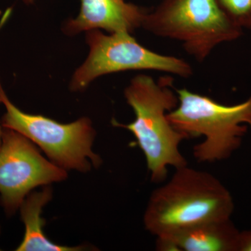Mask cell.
<instances>
[{
  "instance_id": "cell-9",
  "label": "cell",
  "mask_w": 251,
  "mask_h": 251,
  "mask_svg": "<svg viewBox=\"0 0 251 251\" xmlns=\"http://www.w3.org/2000/svg\"><path fill=\"white\" fill-rule=\"evenodd\" d=\"M240 232L230 219L211 221L156 237L160 251H239Z\"/></svg>"
},
{
  "instance_id": "cell-3",
  "label": "cell",
  "mask_w": 251,
  "mask_h": 251,
  "mask_svg": "<svg viewBox=\"0 0 251 251\" xmlns=\"http://www.w3.org/2000/svg\"><path fill=\"white\" fill-rule=\"evenodd\" d=\"M176 92L179 103L168 112V120L188 138L204 137L193 148L195 158L203 163L228 158L251 129V96L242 103L227 105L187 89Z\"/></svg>"
},
{
  "instance_id": "cell-6",
  "label": "cell",
  "mask_w": 251,
  "mask_h": 251,
  "mask_svg": "<svg viewBox=\"0 0 251 251\" xmlns=\"http://www.w3.org/2000/svg\"><path fill=\"white\" fill-rule=\"evenodd\" d=\"M90 54L73 77L71 87L80 90L99 76L130 70L156 71L189 77L193 68L184 59L150 50L127 31L105 35L97 29L88 31Z\"/></svg>"
},
{
  "instance_id": "cell-5",
  "label": "cell",
  "mask_w": 251,
  "mask_h": 251,
  "mask_svg": "<svg viewBox=\"0 0 251 251\" xmlns=\"http://www.w3.org/2000/svg\"><path fill=\"white\" fill-rule=\"evenodd\" d=\"M0 103L6 108L1 118L4 128L16 130L37 145L52 163L64 170L90 171L101 163L92 150L95 132L90 120L81 118L64 124L21 111L11 103L0 82Z\"/></svg>"
},
{
  "instance_id": "cell-1",
  "label": "cell",
  "mask_w": 251,
  "mask_h": 251,
  "mask_svg": "<svg viewBox=\"0 0 251 251\" xmlns=\"http://www.w3.org/2000/svg\"><path fill=\"white\" fill-rule=\"evenodd\" d=\"M232 196L214 175L187 166L176 168L166 184L150 196L145 228L156 237L196 225L230 219Z\"/></svg>"
},
{
  "instance_id": "cell-4",
  "label": "cell",
  "mask_w": 251,
  "mask_h": 251,
  "mask_svg": "<svg viewBox=\"0 0 251 251\" xmlns=\"http://www.w3.org/2000/svg\"><path fill=\"white\" fill-rule=\"evenodd\" d=\"M142 27L157 36L180 41L200 62L216 46L237 40L243 31L225 14L218 0H162L146 13Z\"/></svg>"
},
{
  "instance_id": "cell-8",
  "label": "cell",
  "mask_w": 251,
  "mask_h": 251,
  "mask_svg": "<svg viewBox=\"0 0 251 251\" xmlns=\"http://www.w3.org/2000/svg\"><path fill=\"white\" fill-rule=\"evenodd\" d=\"M148 11L125 0H81L80 14L66 25L68 34L103 29L131 33L142 27Z\"/></svg>"
},
{
  "instance_id": "cell-13",
  "label": "cell",
  "mask_w": 251,
  "mask_h": 251,
  "mask_svg": "<svg viewBox=\"0 0 251 251\" xmlns=\"http://www.w3.org/2000/svg\"><path fill=\"white\" fill-rule=\"evenodd\" d=\"M3 130L1 129V126H0V146L1 144V138H2Z\"/></svg>"
},
{
  "instance_id": "cell-10",
  "label": "cell",
  "mask_w": 251,
  "mask_h": 251,
  "mask_svg": "<svg viewBox=\"0 0 251 251\" xmlns=\"http://www.w3.org/2000/svg\"><path fill=\"white\" fill-rule=\"evenodd\" d=\"M52 198V190L46 186L40 192L28 195L21 204V218L25 226L23 242L17 251H74L82 247H69L51 242L44 233L45 221L41 217L42 209Z\"/></svg>"
},
{
  "instance_id": "cell-12",
  "label": "cell",
  "mask_w": 251,
  "mask_h": 251,
  "mask_svg": "<svg viewBox=\"0 0 251 251\" xmlns=\"http://www.w3.org/2000/svg\"><path fill=\"white\" fill-rule=\"evenodd\" d=\"M239 251H251V231L240 232Z\"/></svg>"
},
{
  "instance_id": "cell-2",
  "label": "cell",
  "mask_w": 251,
  "mask_h": 251,
  "mask_svg": "<svg viewBox=\"0 0 251 251\" xmlns=\"http://www.w3.org/2000/svg\"><path fill=\"white\" fill-rule=\"evenodd\" d=\"M173 82L168 76L157 81L146 75L135 77L125 91L127 103L135 113L134 121L128 125L112 122V125L134 135L145 154L151 181L155 183L166 179L168 167L176 169L187 166L179 145L188 137L175 129L168 118V112L179 103L177 94L173 90Z\"/></svg>"
},
{
  "instance_id": "cell-7",
  "label": "cell",
  "mask_w": 251,
  "mask_h": 251,
  "mask_svg": "<svg viewBox=\"0 0 251 251\" xmlns=\"http://www.w3.org/2000/svg\"><path fill=\"white\" fill-rule=\"evenodd\" d=\"M65 171L46 160L25 136L4 128L0 146V201L8 214H14L34 188L65 179Z\"/></svg>"
},
{
  "instance_id": "cell-11",
  "label": "cell",
  "mask_w": 251,
  "mask_h": 251,
  "mask_svg": "<svg viewBox=\"0 0 251 251\" xmlns=\"http://www.w3.org/2000/svg\"><path fill=\"white\" fill-rule=\"evenodd\" d=\"M225 14L242 29H251V0H218Z\"/></svg>"
}]
</instances>
